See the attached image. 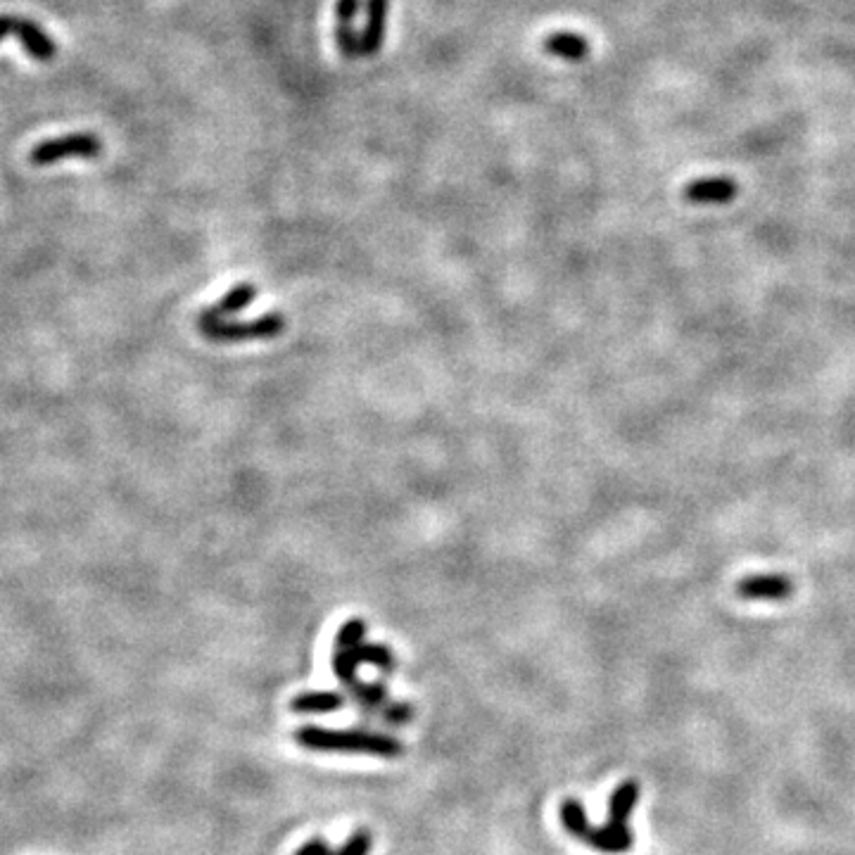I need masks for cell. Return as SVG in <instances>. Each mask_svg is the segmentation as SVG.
Wrapping results in <instances>:
<instances>
[{
    "label": "cell",
    "mask_w": 855,
    "mask_h": 855,
    "mask_svg": "<svg viewBox=\"0 0 855 855\" xmlns=\"http://www.w3.org/2000/svg\"><path fill=\"white\" fill-rule=\"evenodd\" d=\"M361 12V0H338L335 3V19L338 24H352Z\"/></svg>",
    "instance_id": "obj_16"
},
{
    "label": "cell",
    "mask_w": 855,
    "mask_h": 855,
    "mask_svg": "<svg viewBox=\"0 0 855 855\" xmlns=\"http://www.w3.org/2000/svg\"><path fill=\"white\" fill-rule=\"evenodd\" d=\"M295 855H333V851L323 839H312V841H307L304 846L297 848Z\"/></svg>",
    "instance_id": "obj_17"
},
{
    "label": "cell",
    "mask_w": 855,
    "mask_h": 855,
    "mask_svg": "<svg viewBox=\"0 0 855 855\" xmlns=\"http://www.w3.org/2000/svg\"><path fill=\"white\" fill-rule=\"evenodd\" d=\"M200 333L212 342H243V340H269L283 333L285 321L281 314H266L252 321H231V319H209L200 314L198 319Z\"/></svg>",
    "instance_id": "obj_3"
},
{
    "label": "cell",
    "mask_w": 855,
    "mask_h": 855,
    "mask_svg": "<svg viewBox=\"0 0 855 855\" xmlns=\"http://www.w3.org/2000/svg\"><path fill=\"white\" fill-rule=\"evenodd\" d=\"M345 706V696L338 692H304L290 701V711L300 715L335 713Z\"/></svg>",
    "instance_id": "obj_10"
},
{
    "label": "cell",
    "mask_w": 855,
    "mask_h": 855,
    "mask_svg": "<svg viewBox=\"0 0 855 855\" xmlns=\"http://www.w3.org/2000/svg\"><path fill=\"white\" fill-rule=\"evenodd\" d=\"M15 38L19 41V46L27 50L31 60H36V62H53L55 60V55H57L55 41L46 34V31L38 27L36 22H31V19L17 17Z\"/></svg>",
    "instance_id": "obj_7"
},
{
    "label": "cell",
    "mask_w": 855,
    "mask_h": 855,
    "mask_svg": "<svg viewBox=\"0 0 855 855\" xmlns=\"http://www.w3.org/2000/svg\"><path fill=\"white\" fill-rule=\"evenodd\" d=\"M335 43H338L340 53L350 57V60L366 57L364 43H361V31L354 29L352 24H338V27H335Z\"/></svg>",
    "instance_id": "obj_13"
},
{
    "label": "cell",
    "mask_w": 855,
    "mask_h": 855,
    "mask_svg": "<svg viewBox=\"0 0 855 855\" xmlns=\"http://www.w3.org/2000/svg\"><path fill=\"white\" fill-rule=\"evenodd\" d=\"M739 186L730 176H708V179H696L684 188V200L689 205H727L737 198Z\"/></svg>",
    "instance_id": "obj_6"
},
{
    "label": "cell",
    "mask_w": 855,
    "mask_h": 855,
    "mask_svg": "<svg viewBox=\"0 0 855 855\" xmlns=\"http://www.w3.org/2000/svg\"><path fill=\"white\" fill-rule=\"evenodd\" d=\"M794 594V582L784 573H756L737 582V597L744 601H784Z\"/></svg>",
    "instance_id": "obj_5"
},
{
    "label": "cell",
    "mask_w": 855,
    "mask_h": 855,
    "mask_svg": "<svg viewBox=\"0 0 855 855\" xmlns=\"http://www.w3.org/2000/svg\"><path fill=\"white\" fill-rule=\"evenodd\" d=\"M388 12L390 0H366V22L364 29H361V43H364L366 57L383 50L385 31H388Z\"/></svg>",
    "instance_id": "obj_8"
},
{
    "label": "cell",
    "mask_w": 855,
    "mask_h": 855,
    "mask_svg": "<svg viewBox=\"0 0 855 855\" xmlns=\"http://www.w3.org/2000/svg\"><path fill=\"white\" fill-rule=\"evenodd\" d=\"M295 741L302 749L319 753H364L378 758H399L404 753V744L397 737L369 730H328L304 725L295 732Z\"/></svg>",
    "instance_id": "obj_2"
},
{
    "label": "cell",
    "mask_w": 855,
    "mask_h": 855,
    "mask_svg": "<svg viewBox=\"0 0 855 855\" xmlns=\"http://www.w3.org/2000/svg\"><path fill=\"white\" fill-rule=\"evenodd\" d=\"M542 48L549 55L561 57L566 62H585L589 53H592V43L582 34H575V31H554V34L544 38Z\"/></svg>",
    "instance_id": "obj_9"
},
{
    "label": "cell",
    "mask_w": 855,
    "mask_h": 855,
    "mask_svg": "<svg viewBox=\"0 0 855 855\" xmlns=\"http://www.w3.org/2000/svg\"><path fill=\"white\" fill-rule=\"evenodd\" d=\"M15 22L17 17L12 15H0V41H5L10 34H15Z\"/></svg>",
    "instance_id": "obj_18"
},
{
    "label": "cell",
    "mask_w": 855,
    "mask_h": 855,
    "mask_svg": "<svg viewBox=\"0 0 855 855\" xmlns=\"http://www.w3.org/2000/svg\"><path fill=\"white\" fill-rule=\"evenodd\" d=\"M371 846H373V839L369 829H357V832H354L333 855H369Z\"/></svg>",
    "instance_id": "obj_15"
},
{
    "label": "cell",
    "mask_w": 855,
    "mask_h": 855,
    "mask_svg": "<svg viewBox=\"0 0 855 855\" xmlns=\"http://www.w3.org/2000/svg\"><path fill=\"white\" fill-rule=\"evenodd\" d=\"M255 297H257L255 285L240 283L231 290V293H226L217 304H212V307L205 309L202 314L209 316V319H228L231 314H238V312H243L245 307H250Z\"/></svg>",
    "instance_id": "obj_11"
},
{
    "label": "cell",
    "mask_w": 855,
    "mask_h": 855,
    "mask_svg": "<svg viewBox=\"0 0 855 855\" xmlns=\"http://www.w3.org/2000/svg\"><path fill=\"white\" fill-rule=\"evenodd\" d=\"M639 784L627 782L613 791L611 803H608V822L604 827L589 825V817L580 801L568 798L561 806V822L575 839L585 841L587 846L597 848L601 853H625L635 844V836L630 829L632 810L637 806Z\"/></svg>",
    "instance_id": "obj_1"
},
{
    "label": "cell",
    "mask_w": 855,
    "mask_h": 855,
    "mask_svg": "<svg viewBox=\"0 0 855 855\" xmlns=\"http://www.w3.org/2000/svg\"><path fill=\"white\" fill-rule=\"evenodd\" d=\"M357 658L359 663H369L373 668L383 670L385 675L395 670V656L385 644H357Z\"/></svg>",
    "instance_id": "obj_12"
},
{
    "label": "cell",
    "mask_w": 855,
    "mask_h": 855,
    "mask_svg": "<svg viewBox=\"0 0 855 855\" xmlns=\"http://www.w3.org/2000/svg\"><path fill=\"white\" fill-rule=\"evenodd\" d=\"M376 718L383 720V725L390 727H404L414 720V706L407 701H388L383 708L376 713Z\"/></svg>",
    "instance_id": "obj_14"
},
{
    "label": "cell",
    "mask_w": 855,
    "mask_h": 855,
    "mask_svg": "<svg viewBox=\"0 0 855 855\" xmlns=\"http://www.w3.org/2000/svg\"><path fill=\"white\" fill-rule=\"evenodd\" d=\"M103 152V141L95 133H67L60 138H48L34 145L29 152V162L34 167H48V164L62 160H95Z\"/></svg>",
    "instance_id": "obj_4"
}]
</instances>
